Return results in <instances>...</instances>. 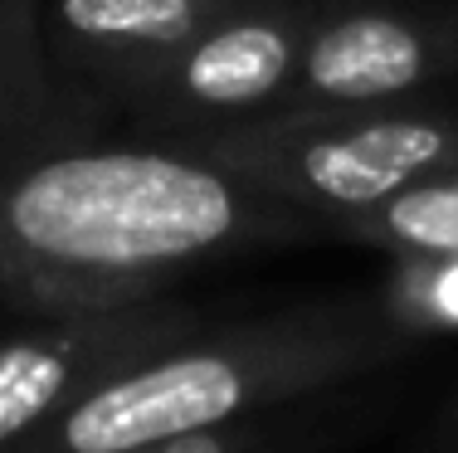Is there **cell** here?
Wrapping results in <instances>:
<instances>
[{
  "label": "cell",
  "instance_id": "cell-4",
  "mask_svg": "<svg viewBox=\"0 0 458 453\" xmlns=\"http://www.w3.org/2000/svg\"><path fill=\"white\" fill-rule=\"evenodd\" d=\"M318 0H234L123 103L141 132L181 137L278 107L302 59Z\"/></svg>",
  "mask_w": 458,
  "mask_h": 453
},
{
  "label": "cell",
  "instance_id": "cell-8",
  "mask_svg": "<svg viewBox=\"0 0 458 453\" xmlns=\"http://www.w3.org/2000/svg\"><path fill=\"white\" fill-rule=\"evenodd\" d=\"M98 107L64 88L45 54L39 0H0V166L93 137Z\"/></svg>",
  "mask_w": 458,
  "mask_h": 453
},
{
  "label": "cell",
  "instance_id": "cell-3",
  "mask_svg": "<svg viewBox=\"0 0 458 453\" xmlns=\"http://www.w3.org/2000/svg\"><path fill=\"white\" fill-rule=\"evenodd\" d=\"M157 142H176L268 196L302 205L332 230L336 214L366 210L410 180L458 166V117L405 103H318L264 107Z\"/></svg>",
  "mask_w": 458,
  "mask_h": 453
},
{
  "label": "cell",
  "instance_id": "cell-5",
  "mask_svg": "<svg viewBox=\"0 0 458 453\" xmlns=\"http://www.w3.org/2000/svg\"><path fill=\"white\" fill-rule=\"evenodd\" d=\"M205 327H210L205 312L191 302L147 298L103 312L35 317V327L0 337V453H10L107 375Z\"/></svg>",
  "mask_w": 458,
  "mask_h": 453
},
{
  "label": "cell",
  "instance_id": "cell-10",
  "mask_svg": "<svg viewBox=\"0 0 458 453\" xmlns=\"http://www.w3.org/2000/svg\"><path fill=\"white\" fill-rule=\"evenodd\" d=\"M390 307L410 331H458V258H395V273L380 283Z\"/></svg>",
  "mask_w": 458,
  "mask_h": 453
},
{
  "label": "cell",
  "instance_id": "cell-9",
  "mask_svg": "<svg viewBox=\"0 0 458 453\" xmlns=\"http://www.w3.org/2000/svg\"><path fill=\"white\" fill-rule=\"evenodd\" d=\"M332 239L390 258H458V166L410 180L366 210L336 214Z\"/></svg>",
  "mask_w": 458,
  "mask_h": 453
},
{
  "label": "cell",
  "instance_id": "cell-7",
  "mask_svg": "<svg viewBox=\"0 0 458 453\" xmlns=\"http://www.w3.org/2000/svg\"><path fill=\"white\" fill-rule=\"evenodd\" d=\"M229 5L234 0H49V10L39 5V29L64 88L93 107H123Z\"/></svg>",
  "mask_w": 458,
  "mask_h": 453
},
{
  "label": "cell",
  "instance_id": "cell-2",
  "mask_svg": "<svg viewBox=\"0 0 458 453\" xmlns=\"http://www.w3.org/2000/svg\"><path fill=\"white\" fill-rule=\"evenodd\" d=\"M414 341L420 331L400 322L380 288L298 302L239 327H205L107 375L10 453H113L220 429L380 371Z\"/></svg>",
  "mask_w": 458,
  "mask_h": 453
},
{
  "label": "cell",
  "instance_id": "cell-6",
  "mask_svg": "<svg viewBox=\"0 0 458 453\" xmlns=\"http://www.w3.org/2000/svg\"><path fill=\"white\" fill-rule=\"evenodd\" d=\"M458 73V0H318L278 107L405 103Z\"/></svg>",
  "mask_w": 458,
  "mask_h": 453
},
{
  "label": "cell",
  "instance_id": "cell-11",
  "mask_svg": "<svg viewBox=\"0 0 458 453\" xmlns=\"http://www.w3.org/2000/svg\"><path fill=\"white\" fill-rule=\"evenodd\" d=\"M288 429L264 424V419H234L220 429H195V434H176L161 444H132V449H113V453H274Z\"/></svg>",
  "mask_w": 458,
  "mask_h": 453
},
{
  "label": "cell",
  "instance_id": "cell-12",
  "mask_svg": "<svg viewBox=\"0 0 458 453\" xmlns=\"http://www.w3.org/2000/svg\"><path fill=\"white\" fill-rule=\"evenodd\" d=\"M449 424H458V400H454V409H449Z\"/></svg>",
  "mask_w": 458,
  "mask_h": 453
},
{
  "label": "cell",
  "instance_id": "cell-1",
  "mask_svg": "<svg viewBox=\"0 0 458 453\" xmlns=\"http://www.w3.org/2000/svg\"><path fill=\"white\" fill-rule=\"evenodd\" d=\"M308 239H332L322 214L157 137L0 166V307L25 317L147 302L200 264Z\"/></svg>",
  "mask_w": 458,
  "mask_h": 453
}]
</instances>
